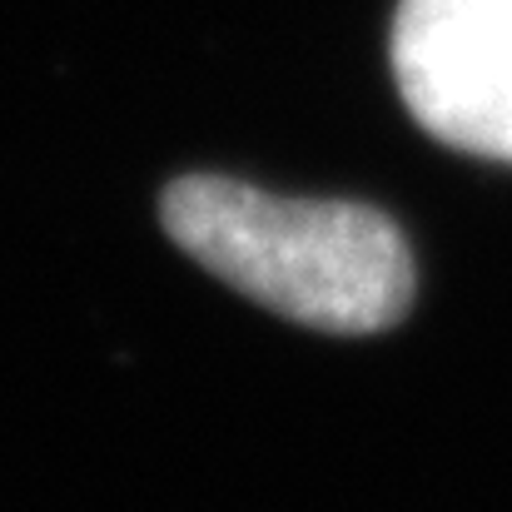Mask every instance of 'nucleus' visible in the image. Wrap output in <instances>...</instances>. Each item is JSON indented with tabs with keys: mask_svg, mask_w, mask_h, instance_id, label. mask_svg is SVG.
Segmentation results:
<instances>
[{
	"mask_svg": "<svg viewBox=\"0 0 512 512\" xmlns=\"http://www.w3.org/2000/svg\"><path fill=\"white\" fill-rule=\"evenodd\" d=\"M393 80L433 140L512 165V0H403Z\"/></svg>",
	"mask_w": 512,
	"mask_h": 512,
	"instance_id": "f03ea898",
	"label": "nucleus"
},
{
	"mask_svg": "<svg viewBox=\"0 0 512 512\" xmlns=\"http://www.w3.org/2000/svg\"><path fill=\"white\" fill-rule=\"evenodd\" d=\"M170 239L244 299L324 329L378 334L413 309V254L393 219L343 199H284L189 174L165 189Z\"/></svg>",
	"mask_w": 512,
	"mask_h": 512,
	"instance_id": "f257e3e1",
	"label": "nucleus"
}]
</instances>
